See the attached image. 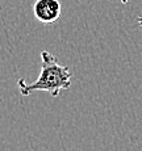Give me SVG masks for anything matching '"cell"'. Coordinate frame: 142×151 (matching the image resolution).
I'll return each mask as SVG.
<instances>
[{
    "label": "cell",
    "instance_id": "cell-2",
    "mask_svg": "<svg viewBox=\"0 0 142 151\" xmlns=\"http://www.w3.org/2000/svg\"><path fill=\"white\" fill-rule=\"evenodd\" d=\"M62 7L59 0H36L33 4L34 17L42 24H53L59 20Z\"/></svg>",
    "mask_w": 142,
    "mask_h": 151
},
{
    "label": "cell",
    "instance_id": "cell-4",
    "mask_svg": "<svg viewBox=\"0 0 142 151\" xmlns=\"http://www.w3.org/2000/svg\"><path fill=\"white\" fill-rule=\"evenodd\" d=\"M121 3H123V4H126V3H128V0H120Z\"/></svg>",
    "mask_w": 142,
    "mask_h": 151
},
{
    "label": "cell",
    "instance_id": "cell-3",
    "mask_svg": "<svg viewBox=\"0 0 142 151\" xmlns=\"http://www.w3.org/2000/svg\"><path fill=\"white\" fill-rule=\"evenodd\" d=\"M137 22H138V25L142 28V16H138L137 17Z\"/></svg>",
    "mask_w": 142,
    "mask_h": 151
},
{
    "label": "cell",
    "instance_id": "cell-1",
    "mask_svg": "<svg viewBox=\"0 0 142 151\" xmlns=\"http://www.w3.org/2000/svg\"><path fill=\"white\" fill-rule=\"evenodd\" d=\"M71 86V72L66 66L58 63L57 57L49 51H41V72L37 80L27 83L24 79H19L17 87L22 96H29L36 91H45L53 97H57L63 89H68Z\"/></svg>",
    "mask_w": 142,
    "mask_h": 151
}]
</instances>
